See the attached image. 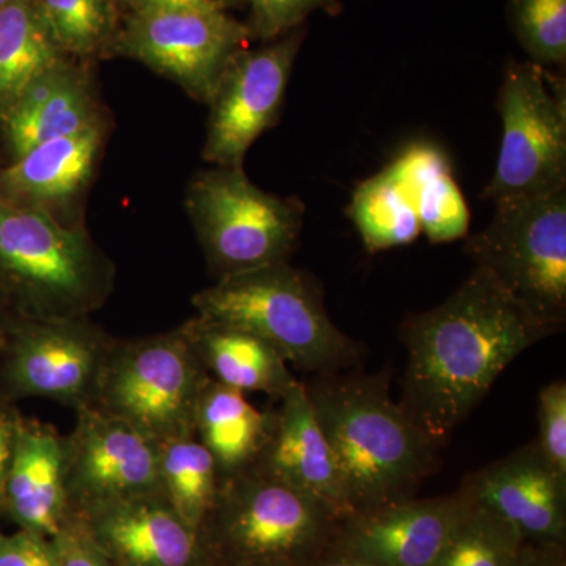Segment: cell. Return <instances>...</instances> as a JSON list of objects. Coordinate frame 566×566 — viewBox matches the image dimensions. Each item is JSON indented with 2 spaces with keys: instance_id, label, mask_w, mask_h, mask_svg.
<instances>
[{
  "instance_id": "cell-30",
  "label": "cell",
  "mask_w": 566,
  "mask_h": 566,
  "mask_svg": "<svg viewBox=\"0 0 566 566\" xmlns=\"http://www.w3.org/2000/svg\"><path fill=\"white\" fill-rule=\"evenodd\" d=\"M251 9L248 28L252 39L271 41L301 28L316 10L334 13L337 0H245Z\"/></svg>"
},
{
  "instance_id": "cell-28",
  "label": "cell",
  "mask_w": 566,
  "mask_h": 566,
  "mask_svg": "<svg viewBox=\"0 0 566 566\" xmlns=\"http://www.w3.org/2000/svg\"><path fill=\"white\" fill-rule=\"evenodd\" d=\"M523 545L512 524L474 504L431 566H513Z\"/></svg>"
},
{
  "instance_id": "cell-34",
  "label": "cell",
  "mask_w": 566,
  "mask_h": 566,
  "mask_svg": "<svg viewBox=\"0 0 566 566\" xmlns=\"http://www.w3.org/2000/svg\"><path fill=\"white\" fill-rule=\"evenodd\" d=\"M513 566H566V545L524 542Z\"/></svg>"
},
{
  "instance_id": "cell-8",
  "label": "cell",
  "mask_w": 566,
  "mask_h": 566,
  "mask_svg": "<svg viewBox=\"0 0 566 566\" xmlns=\"http://www.w3.org/2000/svg\"><path fill=\"white\" fill-rule=\"evenodd\" d=\"M464 252L506 293L557 331L566 322V188L495 203Z\"/></svg>"
},
{
  "instance_id": "cell-29",
  "label": "cell",
  "mask_w": 566,
  "mask_h": 566,
  "mask_svg": "<svg viewBox=\"0 0 566 566\" xmlns=\"http://www.w3.org/2000/svg\"><path fill=\"white\" fill-rule=\"evenodd\" d=\"M509 21L531 62L564 69L566 0H509Z\"/></svg>"
},
{
  "instance_id": "cell-24",
  "label": "cell",
  "mask_w": 566,
  "mask_h": 566,
  "mask_svg": "<svg viewBox=\"0 0 566 566\" xmlns=\"http://www.w3.org/2000/svg\"><path fill=\"white\" fill-rule=\"evenodd\" d=\"M63 59L39 0H11L0 9V125L22 92Z\"/></svg>"
},
{
  "instance_id": "cell-40",
  "label": "cell",
  "mask_w": 566,
  "mask_h": 566,
  "mask_svg": "<svg viewBox=\"0 0 566 566\" xmlns=\"http://www.w3.org/2000/svg\"><path fill=\"white\" fill-rule=\"evenodd\" d=\"M11 0H0V9H3V7L7 6V3H10Z\"/></svg>"
},
{
  "instance_id": "cell-12",
  "label": "cell",
  "mask_w": 566,
  "mask_h": 566,
  "mask_svg": "<svg viewBox=\"0 0 566 566\" xmlns=\"http://www.w3.org/2000/svg\"><path fill=\"white\" fill-rule=\"evenodd\" d=\"M304 35L301 25L262 48H244L230 61L208 102L205 161L216 167H243L253 142L281 117Z\"/></svg>"
},
{
  "instance_id": "cell-6",
  "label": "cell",
  "mask_w": 566,
  "mask_h": 566,
  "mask_svg": "<svg viewBox=\"0 0 566 566\" xmlns=\"http://www.w3.org/2000/svg\"><path fill=\"white\" fill-rule=\"evenodd\" d=\"M186 211L216 279L289 263L304 226V203L253 185L243 167L193 175Z\"/></svg>"
},
{
  "instance_id": "cell-14",
  "label": "cell",
  "mask_w": 566,
  "mask_h": 566,
  "mask_svg": "<svg viewBox=\"0 0 566 566\" xmlns=\"http://www.w3.org/2000/svg\"><path fill=\"white\" fill-rule=\"evenodd\" d=\"M464 488L430 499H405L340 521L331 553L370 566H431L474 505Z\"/></svg>"
},
{
  "instance_id": "cell-4",
  "label": "cell",
  "mask_w": 566,
  "mask_h": 566,
  "mask_svg": "<svg viewBox=\"0 0 566 566\" xmlns=\"http://www.w3.org/2000/svg\"><path fill=\"white\" fill-rule=\"evenodd\" d=\"M192 305L200 318L256 335L308 374L344 371L364 354L329 318L318 282L290 263L218 279L192 297Z\"/></svg>"
},
{
  "instance_id": "cell-1",
  "label": "cell",
  "mask_w": 566,
  "mask_h": 566,
  "mask_svg": "<svg viewBox=\"0 0 566 566\" xmlns=\"http://www.w3.org/2000/svg\"><path fill=\"white\" fill-rule=\"evenodd\" d=\"M556 333L474 268L444 303L401 324L408 364L398 405L441 449L505 368Z\"/></svg>"
},
{
  "instance_id": "cell-20",
  "label": "cell",
  "mask_w": 566,
  "mask_h": 566,
  "mask_svg": "<svg viewBox=\"0 0 566 566\" xmlns=\"http://www.w3.org/2000/svg\"><path fill=\"white\" fill-rule=\"evenodd\" d=\"M3 512L18 528L54 538L69 521L65 436L20 417L3 493Z\"/></svg>"
},
{
  "instance_id": "cell-16",
  "label": "cell",
  "mask_w": 566,
  "mask_h": 566,
  "mask_svg": "<svg viewBox=\"0 0 566 566\" xmlns=\"http://www.w3.org/2000/svg\"><path fill=\"white\" fill-rule=\"evenodd\" d=\"M461 488L512 524L524 542L566 545V480L535 441L469 475Z\"/></svg>"
},
{
  "instance_id": "cell-26",
  "label": "cell",
  "mask_w": 566,
  "mask_h": 566,
  "mask_svg": "<svg viewBox=\"0 0 566 566\" xmlns=\"http://www.w3.org/2000/svg\"><path fill=\"white\" fill-rule=\"evenodd\" d=\"M352 218L370 253L412 243L422 233L411 196L387 167L357 186Z\"/></svg>"
},
{
  "instance_id": "cell-15",
  "label": "cell",
  "mask_w": 566,
  "mask_h": 566,
  "mask_svg": "<svg viewBox=\"0 0 566 566\" xmlns=\"http://www.w3.org/2000/svg\"><path fill=\"white\" fill-rule=\"evenodd\" d=\"M111 133L109 117L81 132L36 145L14 161L0 164V199L46 212L65 226H84L82 202Z\"/></svg>"
},
{
  "instance_id": "cell-18",
  "label": "cell",
  "mask_w": 566,
  "mask_h": 566,
  "mask_svg": "<svg viewBox=\"0 0 566 566\" xmlns=\"http://www.w3.org/2000/svg\"><path fill=\"white\" fill-rule=\"evenodd\" d=\"M109 117L99 99L92 63L63 59L22 92L0 125L3 163L36 145L70 136Z\"/></svg>"
},
{
  "instance_id": "cell-13",
  "label": "cell",
  "mask_w": 566,
  "mask_h": 566,
  "mask_svg": "<svg viewBox=\"0 0 566 566\" xmlns=\"http://www.w3.org/2000/svg\"><path fill=\"white\" fill-rule=\"evenodd\" d=\"M74 412L76 422L65 436L70 517L115 502L163 493L156 442L92 406Z\"/></svg>"
},
{
  "instance_id": "cell-2",
  "label": "cell",
  "mask_w": 566,
  "mask_h": 566,
  "mask_svg": "<svg viewBox=\"0 0 566 566\" xmlns=\"http://www.w3.org/2000/svg\"><path fill=\"white\" fill-rule=\"evenodd\" d=\"M333 447L353 515L416 497L439 465V447L389 392V375L335 371L304 382Z\"/></svg>"
},
{
  "instance_id": "cell-22",
  "label": "cell",
  "mask_w": 566,
  "mask_h": 566,
  "mask_svg": "<svg viewBox=\"0 0 566 566\" xmlns=\"http://www.w3.org/2000/svg\"><path fill=\"white\" fill-rule=\"evenodd\" d=\"M273 428V411H260L244 392L208 378L197 403L193 433L214 458L221 480L253 468Z\"/></svg>"
},
{
  "instance_id": "cell-38",
  "label": "cell",
  "mask_w": 566,
  "mask_h": 566,
  "mask_svg": "<svg viewBox=\"0 0 566 566\" xmlns=\"http://www.w3.org/2000/svg\"><path fill=\"white\" fill-rule=\"evenodd\" d=\"M11 319H13V315L0 300V357H2L3 346H6L7 335H9Z\"/></svg>"
},
{
  "instance_id": "cell-21",
  "label": "cell",
  "mask_w": 566,
  "mask_h": 566,
  "mask_svg": "<svg viewBox=\"0 0 566 566\" xmlns=\"http://www.w3.org/2000/svg\"><path fill=\"white\" fill-rule=\"evenodd\" d=\"M182 327L205 371L223 386L279 400L297 382L281 354L248 331L197 315Z\"/></svg>"
},
{
  "instance_id": "cell-11",
  "label": "cell",
  "mask_w": 566,
  "mask_h": 566,
  "mask_svg": "<svg viewBox=\"0 0 566 566\" xmlns=\"http://www.w3.org/2000/svg\"><path fill=\"white\" fill-rule=\"evenodd\" d=\"M114 342L91 316H13L0 357V382L10 398H48L74 411L92 406Z\"/></svg>"
},
{
  "instance_id": "cell-32",
  "label": "cell",
  "mask_w": 566,
  "mask_h": 566,
  "mask_svg": "<svg viewBox=\"0 0 566 566\" xmlns=\"http://www.w3.org/2000/svg\"><path fill=\"white\" fill-rule=\"evenodd\" d=\"M52 543L55 551L54 566H114L76 517L66 521Z\"/></svg>"
},
{
  "instance_id": "cell-33",
  "label": "cell",
  "mask_w": 566,
  "mask_h": 566,
  "mask_svg": "<svg viewBox=\"0 0 566 566\" xmlns=\"http://www.w3.org/2000/svg\"><path fill=\"white\" fill-rule=\"evenodd\" d=\"M52 538L36 532L20 531L7 535L0 532V566H54Z\"/></svg>"
},
{
  "instance_id": "cell-39",
  "label": "cell",
  "mask_w": 566,
  "mask_h": 566,
  "mask_svg": "<svg viewBox=\"0 0 566 566\" xmlns=\"http://www.w3.org/2000/svg\"><path fill=\"white\" fill-rule=\"evenodd\" d=\"M210 2L216 3V6L222 7V9H227V7L238 6V3H243L245 0H210Z\"/></svg>"
},
{
  "instance_id": "cell-27",
  "label": "cell",
  "mask_w": 566,
  "mask_h": 566,
  "mask_svg": "<svg viewBox=\"0 0 566 566\" xmlns=\"http://www.w3.org/2000/svg\"><path fill=\"white\" fill-rule=\"evenodd\" d=\"M39 6L66 57L88 63L111 57L123 18L114 0H39Z\"/></svg>"
},
{
  "instance_id": "cell-37",
  "label": "cell",
  "mask_w": 566,
  "mask_h": 566,
  "mask_svg": "<svg viewBox=\"0 0 566 566\" xmlns=\"http://www.w3.org/2000/svg\"><path fill=\"white\" fill-rule=\"evenodd\" d=\"M308 566H370L360 564V562L352 560V558H346L338 556V554L331 553V551H327V553H324L322 557L316 558L314 564H311Z\"/></svg>"
},
{
  "instance_id": "cell-17",
  "label": "cell",
  "mask_w": 566,
  "mask_h": 566,
  "mask_svg": "<svg viewBox=\"0 0 566 566\" xmlns=\"http://www.w3.org/2000/svg\"><path fill=\"white\" fill-rule=\"evenodd\" d=\"M76 520L114 566H207L199 532L163 493L115 502Z\"/></svg>"
},
{
  "instance_id": "cell-9",
  "label": "cell",
  "mask_w": 566,
  "mask_h": 566,
  "mask_svg": "<svg viewBox=\"0 0 566 566\" xmlns=\"http://www.w3.org/2000/svg\"><path fill=\"white\" fill-rule=\"evenodd\" d=\"M502 144L483 197L502 203L566 188L564 76L534 62L506 65L497 95Z\"/></svg>"
},
{
  "instance_id": "cell-7",
  "label": "cell",
  "mask_w": 566,
  "mask_h": 566,
  "mask_svg": "<svg viewBox=\"0 0 566 566\" xmlns=\"http://www.w3.org/2000/svg\"><path fill=\"white\" fill-rule=\"evenodd\" d=\"M208 378L182 324L169 333L115 338L92 408L158 444L196 434L197 403Z\"/></svg>"
},
{
  "instance_id": "cell-5",
  "label": "cell",
  "mask_w": 566,
  "mask_h": 566,
  "mask_svg": "<svg viewBox=\"0 0 566 566\" xmlns=\"http://www.w3.org/2000/svg\"><path fill=\"white\" fill-rule=\"evenodd\" d=\"M340 521L263 469L223 479L199 528L207 566H308L333 543Z\"/></svg>"
},
{
  "instance_id": "cell-25",
  "label": "cell",
  "mask_w": 566,
  "mask_h": 566,
  "mask_svg": "<svg viewBox=\"0 0 566 566\" xmlns=\"http://www.w3.org/2000/svg\"><path fill=\"white\" fill-rule=\"evenodd\" d=\"M156 446L163 494L181 520L199 532L221 488L214 458L196 434Z\"/></svg>"
},
{
  "instance_id": "cell-3",
  "label": "cell",
  "mask_w": 566,
  "mask_h": 566,
  "mask_svg": "<svg viewBox=\"0 0 566 566\" xmlns=\"http://www.w3.org/2000/svg\"><path fill=\"white\" fill-rule=\"evenodd\" d=\"M117 270L84 226L0 199V300L18 318H84L114 292Z\"/></svg>"
},
{
  "instance_id": "cell-35",
  "label": "cell",
  "mask_w": 566,
  "mask_h": 566,
  "mask_svg": "<svg viewBox=\"0 0 566 566\" xmlns=\"http://www.w3.org/2000/svg\"><path fill=\"white\" fill-rule=\"evenodd\" d=\"M18 419L20 416H17V412L7 411L3 406H0V513H3V493H6L11 453H13Z\"/></svg>"
},
{
  "instance_id": "cell-36",
  "label": "cell",
  "mask_w": 566,
  "mask_h": 566,
  "mask_svg": "<svg viewBox=\"0 0 566 566\" xmlns=\"http://www.w3.org/2000/svg\"><path fill=\"white\" fill-rule=\"evenodd\" d=\"M115 6L123 14L151 9H167V7H205L216 6L210 0H114ZM219 7V6H218Z\"/></svg>"
},
{
  "instance_id": "cell-10",
  "label": "cell",
  "mask_w": 566,
  "mask_h": 566,
  "mask_svg": "<svg viewBox=\"0 0 566 566\" xmlns=\"http://www.w3.org/2000/svg\"><path fill=\"white\" fill-rule=\"evenodd\" d=\"M244 22L218 6L167 7L123 14L111 57H126L210 102L230 61L251 40Z\"/></svg>"
},
{
  "instance_id": "cell-23",
  "label": "cell",
  "mask_w": 566,
  "mask_h": 566,
  "mask_svg": "<svg viewBox=\"0 0 566 566\" xmlns=\"http://www.w3.org/2000/svg\"><path fill=\"white\" fill-rule=\"evenodd\" d=\"M387 169L411 196L431 243H450L468 234L471 214L444 153L433 145H411Z\"/></svg>"
},
{
  "instance_id": "cell-19",
  "label": "cell",
  "mask_w": 566,
  "mask_h": 566,
  "mask_svg": "<svg viewBox=\"0 0 566 566\" xmlns=\"http://www.w3.org/2000/svg\"><path fill=\"white\" fill-rule=\"evenodd\" d=\"M279 401L256 468L311 495L338 521L352 516L340 465L316 420L304 382L297 381Z\"/></svg>"
},
{
  "instance_id": "cell-31",
  "label": "cell",
  "mask_w": 566,
  "mask_h": 566,
  "mask_svg": "<svg viewBox=\"0 0 566 566\" xmlns=\"http://www.w3.org/2000/svg\"><path fill=\"white\" fill-rule=\"evenodd\" d=\"M539 452L547 464L566 480V382L556 379L538 397Z\"/></svg>"
}]
</instances>
